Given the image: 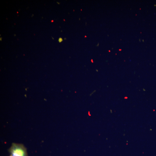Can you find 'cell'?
Instances as JSON below:
<instances>
[{
	"label": "cell",
	"instance_id": "1",
	"mask_svg": "<svg viewBox=\"0 0 156 156\" xmlns=\"http://www.w3.org/2000/svg\"><path fill=\"white\" fill-rule=\"evenodd\" d=\"M9 151L12 156H28L26 148L21 144L12 143Z\"/></svg>",
	"mask_w": 156,
	"mask_h": 156
},
{
	"label": "cell",
	"instance_id": "2",
	"mask_svg": "<svg viewBox=\"0 0 156 156\" xmlns=\"http://www.w3.org/2000/svg\"><path fill=\"white\" fill-rule=\"evenodd\" d=\"M62 41H63V39L62 38H59V40H58V41L59 42H62Z\"/></svg>",
	"mask_w": 156,
	"mask_h": 156
},
{
	"label": "cell",
	"instance_id": "3",
	"mask_svg": "<svg viewBox=\"0 0 156 156\" xmlns=\"http://www.w3.org/2000/svg\"><path fill=\"white\" fill-rule=\"evenodd\" d=\"M53 20H52V21H51V22H53Z\"/></svg>",
	"mask_w": 156,
	"mask_h": 156
},
{
	"label": "cell",
	"instance_id": "4",
	"mask_svg": "<svg viewBox=\"0 0 156 156\" xmlns=\"http://www.w3.org/2000/svg\"><path fill=\"white\" fill-rule=\"evenodd\" d=\"M10 156H12L11 155H10Z\"/></svg>",
	"mask_w": 156,
	"mask_h": 156
}]
</instances>
